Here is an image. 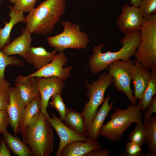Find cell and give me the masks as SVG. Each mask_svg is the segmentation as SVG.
Segmentation results:
<instances>
[{"label": "cell", "mask_w": 156, "mask_h": 156, "mask_svg": "<svg viewBox=\"0 0 156 156\" xmlns=\"http://www.w3.org/2000/svg\"><path fill=\"white\" fill-rule=\"evenodd\" d=\"M66 9L65 0H45L30 10L25 17V28L31 34H50Z\"/></svg>", "instance_id": "6da1fadb"}, {"label": "cell", "mask_w": 156, "mask_h": 156, "mask_svg": "<svg viewBox=\"0 0 156 156\" xmlns=\"http://www.w3.org/2000/svg\"><path fill=\"white\" fill-rule=\"evenodd\" d=\"M140 36V31L125 33L120 41L122 45V47L115 52L108 50L104 53H102L101 50L105 46L104 43L94 46L92 48L93 53L88 61L90 71L92 73L97 74L104 70H107L108 65L116 60H129L139 45Z\"/></svg>", "instance_id": "7a4b0ae2"}, {"label": "cell", "mask_w": 156, "mask_h": 156, "mask_svg": "<svg viewBox=\"0 0 156 156\" xmlns=\"http://www.w3.org/2000/svg\"><path fill=\"white\" fill-rule=\"evenodd\" d=\"M23 141L28 145L34 156H49L53 151L52 127L41 113L23 128Z\"/></svg>", "instance_id": "3957f363"}, {"label": "cell", "mask_w": 156, "mask_h": 156, "mask_svg": "<svg viewBox=\"0 0 156 156\" xmlns=\"http://www.w3.org/2000/svg\"><path fill=\"white\" fill-rule=\"evenodd\" d=\"M143 20L139 44L133 55L135 58L134 62L156 70V12Z\"/></svg>", "instance_id": "277c9868"}, {"label": "cell", "mask_w": 156, "mask_h": 156, "mask_svg": "<svg viewBox=\"0 0 156 156\" xmlns=\"http://www.w3.org/2000/svg\"><path fill=\"white\" fill-rule=\"evenodd\" d=\"M141 111L137 105H131L125 109L117 108L111 115V120L102 127L99 134L111 141H119L132 123L142 120Z\"/></svg>", "instance_id": "5b68a950"}, {"label": "cell", "mask_w": 156, "mask_h": 156, "mask_svg": "<svg viewBox=\"0 0 156 156\" xmlns=\"http://www.w3.org/2000/svg\"><path fill=\"white\" fill-rule=\"evenodd\" d=\"M61 24L64 28L62 32L47 38L51 47L60 52L67 48L82 49L87 47L90 42L89 36L81 30L78 25L69 21L61 22Z\"/></svg>", "instance_id": "8992f818"}, {"label": "cell", "mask_w": 156, "mask_h": 156, "mask_svg": "<svg viewBox=\"0 0 156 156\" xmlns=\"http://www.w3.org/2000/svg\"><path fill=\"white\" fill-rule=\"evenodd\" d=\"M114 82L113 77L105 72L92 84L86 81L85 86L88 89L86 95L89 100L85 104L81 113L86 120L87 128L97 112L99 107L103 102L106 90Z\"/></svg>", "instance_id": "52a82bcc"}, {"label": "cell", "mask_w": 156, "mask_h": 156, "mask_svg": "<svg viewBox=\"0 0 156 156\" xmlns=\"http://www.w3.org/2000/svg\"><path fill=\"white\" fill-rule=\"evenodd\" d=\"M134 64L133 61L130 59L127 61L118 60L109 64L107 68L108 74L114 79V87L118 91L123 92L131 105L135 106L137 99L133 94V92L130 85L131 80L130 70Z\"/></svg>", "instance_id": "ba28073f"}, {"label": "cell", "mask_w": 156, "mask_h": 156, "mask_svg": "<svg viewBox=\"0 0 156 156\" xmlns=\"http://www.w3.org/2000/svg\"><path fill=\"white\" fill-rule=\"evenodd\" d=\"M35 78L41 97L42 105L41 113L47 118L50 117L47 110L49 99L55 94H61L66 85L63 80L55 76L35 77Z\"/></svg>", "instance_id": "9c48e42d"}, {"label": "cell", "mask_w": 156, "mask_h": 156, "mask_svg": "<svg viewBox=\"0 0 156 156\" xmlns=\"http://www.w3.org/2000/svg\"><path fill=\"white\" fill-rule=\"evenodd\" d=\"M68 61L64 52L63 51L60 52L47 65L26 77H47L55 76L65 81L69 77L70 72L73 68L70 66L63 68L66 64Z\"/></svg>", "instance_id": "30bf717a"}, {"label": "cell", "mask_w": 156, "mask_h": 156, "mask_svg": "<svg viewBox=\"0 0 156 156\" xmlns=\"http://www.w3.org/2000/svg\"><path fill=\"white\" fill-rule=\"evenodd\" d=\"M143 20L138 7L126 3L122 6L116 23L120 31L125 34L140 31Z\"/></svg>", "instance_id": "8fae6325"}, {"label": "cell", "mask_w": 156, "mask_h": 156, "mask_svg": "<svg viewBox=\"0 0 156 156\" xmlns=\"http://www.w3.org/2000/svg\"><path fill=\"white\" fill-rule=\"evenodd\" d=\"M51 115L52 117H49L47 119L56 131L60 140L55 156H60L63 148L72 142L75 141L86 142L89 140L88 137L83 136L74 131L54 114H51Z\"/></svg>", "instance_id": "7c38bea8"}, {"label": "cell", "mask_w": 156, "mask_h": 156, "mask_svg": "<svg viewBox=\"0 0 156 156\" xmlns=\"http://www.w3.org/2000/svg\"><path fill=\"white\" fill-rule=\"evenodd\" d=\"M25 108L17 89L16 87L10 86V101L6 110L9 116L10 124L14 135L18 133L19 123Z\"/></svg>", "instance_id": "4fadbf2b"}, {"label": "cell", "mask_w": 156, "mask_h": 156, "mask_svg": "<svg viewBox=\"0 0 156 156\" xmlns=\"http://www.w3.org/2000/svg\"><path fill=\"white\" fill-rule=\"evenodd\" d=\"M141 63L134 64L130 70V76L134 88V96L137 99L142 97L149 82L151 72Z\"/></svg>", "instance_id": "5bb4252c"}, {"label": "cell", "mask_w": 156, "mask_h": 156, "mask_svg": "<svg viewBox=\"0 0 156 156\" xmlns=\"http://www.w3.org/2000/svg\"><path fill=\"white\" fill-rule=\"evenodd\" d=\"M14 81L25 107L34 99L40 96L35 77L20 75Z\"/></svg>", "instance_id": "9a60e30c"}, {"label": "cell", "mask_w": 156, "mask_h": 156, "mask_svg": "<svg viewBox=\"0 0 156 156\" xmlns=\"http://www.w3.org/2000/svg\"><path fill=\"white\" fill-rule=\"evenodd\" d=\"M21 31V35L1 50L6 55H17L23 58L29 50L32 41L31 33L25 27Z\"/></svg>", "instance_id": "2e32d148"}, {"label": "cell", "mask_w": 156, "mask_h": 156, "mask_svg": "<svg viewBox=\"0 0 156 156\" xmlns=\"http://www.w3.org/2000/svg\"><path fill=\"white\" fill-rule=\"evenodd\" d=\"M111 95L105 98L102 106L94 116L87 129V136L90 139H97L99 138L100 131L103 125L105 120L110 110L114 109L113 105L115 102L109 103Z\"/></svg>", "instance_id": "e0dca14e"}, {"label": "cell", "mask_w": 156, "mask_h": 156, "mask_svg": "<svg viewBox=\"0 0 156 156\" xmlns=\"http://www.w3.org/2000/svg\"><path fill=\"white\" fill-rule=\"evenodd\" d=\"M57 51L55 49L49 52L43 47H31L23 58L27 62L32 64L37 70L50 62Z\"/></svg>", "instance_id": "ac0fdd59"}, {"label": "cell", "mask_w": 156, "mask_h": 156, "mask_svg": "<svg viewBox=\"0 0 156 156\" xmlns=\"http://www.w3.org/2000/svg\"><path fill=\"white\" fill-rule=\"evenodd\" d=\"M102 149L97 139H90L86 142H72L63 148L60 156H85L90 152Z\"/></svg>", "instance_id": "d6986e66"}, {"label": "cell", "mask_w": 156, "mask_h": 156, "mask_svg": "<svg viewBox=\"0 0 156 156\" xmlns=\"http://www.w3.org/2000/svg\"><path fill=\"white\" fill-rule=\"evenodd\" d=\"M10 13L8 14L10 20L8 22H4L5 26L0 29V49L7 45L11 40L10 33L13 27L20 22L24 23L25 17L22 11L15 10L13 6L9 5Z\"/></svg>", "instance_id": "ffe728a7"}, {"label": "cell", "mask_w": 156, "mask_h": 156, "mask_svg": "<svg viewBox=\"0 0 156 156\" xmlns=\"http://www.w3.org/2000/svg\"><path fill=\"white\" fill-rule=\"evenodd\" d=\"M64 123L76 133L88 137L86 120L81 113L66 108Z\"/></svg>", "instance_id": "44dd1931"}, {"label": "cell", "mask_w": 156, "mask_h": 156, "mask_svg": "<svg viewBox=\"0 0 156 156\" xmlns=\"http://www.w3.org/2000/svg\"><path fill=\"white\" fill-rule=\"evenodd\" d=\"M145 132V142L148 148L146 156H156V116L152 115L143 123Z\"/></svg>", "instance_id": "7402d4cb"}, {"label": "cell", "mask_w": 156, "mask_h": 156, "mask_svg": "<svg viewBox=\"0 0 156 156\" xmlns=\"http://www.w3.org/2000/svg\"><path fill=\"white\" fill-rule=\"evenodd\" d=\"M42 108L40 96L34 99L25 107L19 123L18 133H21L24 127L41 113Z\"/></svg>", "instance_id": "603a6c76"}, {"label": "cell", "mask_w": 156, "mask_h": 156, "mask_svg": "<svg viewBox=\"0 0 156 156\" xmlns=\"http://www.w3.org/2000/svg\"><path fill=\"white\" fill-rule=\"evenodd\" d=\"M3 138L10 150L18 156H33L31 149L18 137L12 135L7 130L3 134Z\"/></svg>", "instance_id": "cb8c5ba5"}, {"label": "cell", "mask_w": 156, "mask_h": 156, "mask_svg": "<svg viewBox=\"0 0 156 156\" xmlns=\"http://www.w3.org/2000/svg\"><path fill=\"white\" fill-rule=\"evenodd\" d=\"M148 85L142 97L137 104L141 111H144L156 94V70H151Z\"/></svg>", "instance_id": "d4e9b609"}, {"label": "cell", "mask_w": 156, "mask_h": 156, "mask_svg": "<svg viewBox=\"0 0 156 156\" xmlns=\"http://www.w3.org/2000/svg\"><path fill=\"white\" fill-rule=\"evenodd\" d=\"M24 65L23 62L18 58L6 55L0 49V79L4 78L5 70L8 66L22 67Z\"/></svg>", "instance_id": "484cf974"}, {"label": "cell", "mask_w": 156, "mask_h": 156, "mask_svg": "<svg viewBox=\"0 0 156 156\" xmlns=\"http://www.w3.org/2000/svg\"><path fill=\"white\" fill-rule=\"evenodd\" d=\"M142 121L141 120L136 123L135 127L128 135L130 142H133L141 146L145 142V132L143 129Z\"/></svg>", "instance_id": "4316f807"}, {"label": "cell", "mask_w": 156, "mask_h": 156, "mask_svg": "<svg viewBox=\"0 0 156 156\" xmlns=\"http://www.w3.org/2000/svg\"><path fill=\"white\" fill-rule=\"evenodd\" d=\"M10 83L5 78L0 79V109L6 110L10 99Z\"/></svg>", "instance_id": "83f0119b"}, {"label": "cell", "mask_w": 156, "mask_h": 156, "mask_svg": "<svg viewBox=\"0 0 156 156\" xmlns=\"http://www.w3.org/2000/svg\"><path fill=\"white\" fill-rule=\"evenodd\" d=\"M138 8L143 18L149 17L156 12V0H142Z\"/></svg>", "instance_id": "f1b7e54d"}, {"label": "cell", "mask_w": 156, "mask_h": 156, "mask_svg": "<svg viewBox=\"0 0 156 156\" xmlns=\"http://www.w3.org/2000/svg\"><path fill=\"white\" fill-rule=\"evenodd\" d=\"M61 95L55 94L53 95L51 97L50 104L58 112L60 115V119L63 121L65 119L67 108Z\"/></svg>", "instance_id": "f546056e"}, {"label": "cell", "mask_w": 156, "mask_h": 156, "mask_svg": "<svg viewBox=\"0 0 156 156\" xmlns=\"http://www.w3.org/2000/svg\"><path fill=\"white\" fill-rule=\"evenodd\" d=\"M38 0H9L14 4L13 6L16 10L22 11L24 13L29 12L34 8Z\"/></svg>", "instance_id": "4dcf8cb0"}, {"label": "cell", "mask_w": 156, "mask_h": 156, "mask_svg": "<svg viewBox=\"0 0 156 156\" xmlns=\"http://www.w3.org/2000/svg\"><path fill=\"white\" fill-rule=\"evenodd\" d=\"M125 152L127 156H142L144 154L141 146L132 142H127Z\"/></svg>", "instance_id": "1f68e13d"}, {"label": "cell", "mask_w": 156, "mask_h": 156, "mask_svg": "<svg viewBox=\"0 0 156 156\" xmlns=\"http://www.w3.org/2000/svg\"><path fill=\"white\" fill-rule=\"evenodd\" d=\"M10 124V118L7 111L0 109V134L5 133Z\"/></svg>", "instance_id": "d6a6232c"}, {"label": "cell", "mask_w": 156, "mask_h": 156, "mask_svg": "<svg viewBox=\"0 0 156 156\" xmlns=\"http://www.w3.org/2000/svg\"><path fill=\"white\" fill-rule=\"evenodd\" d=\"M144 112L143 119L144 122L148 119L153 113H156V94Z\"/></svg>", "instance_id": "836d02e7"}, {"label": "cell", "mask_w": 156, "mask_h": 156, "mask_svg": "<svg viewBox=\"0 0 156 156\" xmlns=\"http://www.w3.org/2000/svg\"><path fill=\"white\" fill-rule=\"evenodd\" d=\"M110 151L107 148L103 149L96 150L91 151L87 154L85 156H110Z\"/></svg>", "instance_id": "e575fe53"}, {"label": "cell", "mask_w": 156, "mask_h": 156, "mask_svg": "<svg viewBox=\"0 0 156 156\" xmlns=\"http://www.w3.org/2000/svg\"><path fill=\"white\" fill-rule=\"evenodd\" d=\"M0 156H10L11 153L7 148L3 138H2L0 141Z\"/></svg>", "instance_id": "d590c367"}, {"label": "cell", "mask_w": 156, "mask_h": 156, "mask_svg": "<svg viewBox=\"0 0 156 156\" xmlns=\"http://www.w3.org/2000/svg\"><path fill=\"white\" fill-rule=\"evenodd\" d=\"M142 0H130L131 5L138 7L139 4Z\"/></svg>", "instance_id": "8d00e7d4"}, {"label": "cell", "mask_w": 156, "mask_h": 156, "mask_svg": "<svg viewBox=\"0 0 156 156\" xmlns=\"http://www.w3.org/2000/svg\"><path fill=\"white\" fill-rule=\"evenodd\" d=\"M1 0H0V4H1Z\"/></svg>", "instance_id": "74e56055"}, {"label": "cell", "mask_w": 156, "mask_h": 156, "mask_svg": "<svg viewBox=\"0 0 156 156\" xmlns=\"http://www.w3.org/2000/svg\"><path fill=\"white\" fill-rule=\"evenodd\" d=\"M1 28V27L0 26V29Z\"/></svg>", "instance_id": "f35d334b"}, {"label": "cell", "mask_w": 156, "mask_h": 156, "mask_svg": "<svg viewBox=\"0 0 156 156\" xmlns=\"http://www.w3.org/2000/svg\"><path fill=\"white\" fill-rule=\"evenodd\" d=\"M0 144H1V142H0Z\"/></svg>", "instance_id": "ab89813d"}]
</instances>
